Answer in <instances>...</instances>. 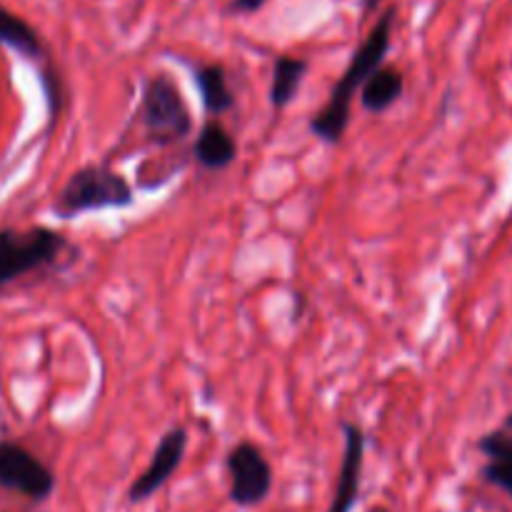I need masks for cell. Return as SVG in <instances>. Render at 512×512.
<instances>
[{
	"mask_svg": "<svg viewBox=\"0 0 512 512\" xmlns=\"http://www.w3.org/2000/svg\"><path fill=\"white\" fill-rule=\"evenodd\" d=\"M0 488L45 503L55 493V473L28 448L0 440Z\"/></svg>",
	"mask_w": 512,
	"mask_h": 512,
	"instance_id": "obj_5",
	"label": "cell"
},
{
	"mask_svg": "<svg viewBox=\"0 0 512 512\" xmlns=\"http://www.w3.org/2000/svg\"><path fill=\"white\" fill-rule=\"evenodd\" d=\"M405 78L398 68H385L380 65L373 75L360 88V105L365 113L383 115L403 98Z\"/></svg>",
	"mask_w": 512,
	"mask_h": 512,
	"instance_id": "obj_12",
	"label": "cell"
},
{
	"mask_svg": "<svg viewBox=\"0 0 512 512\" xmlns=\"http://www.w3.org/2000/svg\"><path fill=\"white\" fill-rule=\"evenodd\" d=\"M225 465L230 478L228 495L238 508H255L268 498L273 490V468L258 445L248 440L238 443L228 453Z\"/></svg>",
	"mask_w": 512,
	"mask_h": 512,
	"instance_id": "obj_6",
	"label": "cell"
},
{
	"mask_svg": "<svg viewBox=\"0 0 512 512\" xmlns=\"http://www.w3.org/2000/svg\"><path fill=\"white\" fill-rule=\"evenodd\" d=\"M478 450L485 458L483 470H480L485 483L495 485L512 498V413L498 428L478 440Z\"/></svg>",
	"mask_w": 512,
	"mask_h": 512,
	"instance_id": "obj_9",
	"label": "cell"
},
{
	"mask_svg": "<svg viewBox=\"0 0 512 512\" xmlns=\"http://www.w3.org/2000/svg\"><path fill=\"white\" fill-rule=\"evenodd\" d=\"M135 203V190L125 175L105 165L78 168L60 188L53 210L58 218L73 220L100 210H123Z\"/></svg>",
	"mask_w": 512,
	"mask_h": 512,
	"instance_id": "obj_2",
	"label": "cell"
},
{
	"mask_svg": "<svg viewBox=\"0 0 512 512\" xmlns=\"http://www.w3.org/2000/svg\"><path fill=\"white\" fill-rule=\"evenodd\" d=\"M263 5L265 0H233V3H230V10H235V13L240 15H248V13H258Z\"/></svg>",
	"mask_w": 512,
	"mask_h": 512,
	"instance_id": "obj_15",
	"label": "cell"
},
{
	"mask_svg": "<svg viewBox=\"0 0 512 512\" xmlns=\"http://www.w3.org/2000/svg\"><path fill=\"white\" fill-rule=\"evenodd\" d=\"M193 80L198 85L200 103L210 118L230 113L235 108V93L230 90L228 73L220 63H205L193 70Z\"/></svg>",
	"mask_w": 512,
	"mask_h": 512,
	"instance_id": "obj_11",
	"label": "cell"
},
{
	"mask_svg": "<svg viewBox=\"0 0 512 512\" xmlns=\"http://www.w3.org/2000/svg\"><path fill=\"white\" fill-rule=\"evenodd\" d=\"M68 250L63 233L45 225L28 230L3 228L0 230V288L15 283L23 275L50 268Z\"/></svg>",
	"mask_w": 512,
	"mask_h": 512,
	"instance_id": "obj_3",
	"label": "cell"
},
{
	"mask_svg": "<svg viewBox=\"0 0 512 512\" xmlns=\"http://www.w3.org/2000/svg\"><path fill=\"white\" fill-rule=\"evenodd\" d=\"M340 430H343L345 448L328 512H353L360 498V483H363L365 468V445H368V440H365V430L355 420H343Z\"/></svg>",
	"mask_w": 512,
	"mask_h": 512,
	"instance_id": "obj_8",
	"label": "cell"
},
{
	"mask_svg": "<svg viewBox=\"0 0 512 512\" xmlns=\"http://www.w3.org/2000/svg\"><path fill=\"white\" fill-rule=\"evenodd\" d=\"M193 158L203 170H228L238 160V140L220 123V118H210L198 130Z\"/></svg>",
	"mask_w": 512,
	"mask_h": 512,
	"instance_id": "obj_10",
	"label": "cell"
},
{
	"mask_svg": "<svg viewBox=\"0 0 512 512\" xmlns=\"http://www.w3.org/2000/svg\"><path fill=\"white\" fill-rule=\"evenodd\" d=\"M310 63L303 58H293V55H278L273 63V80H270L268 100L275 110H285L288 105L295 103L303 85L305 75H308Z\"/></svg>",
	"mask_w": 512,
	"mask_h": 512,
	"instance_id": "obj_13",
	"label": "cell"
},
{
	"mask_svg": "<svg viewBox=\"0 0 512 512\" xmlns=\"http://www.w3.org/2000/svg\"><path fill=\"white\" fill-rule=\"evenodd\" d=\"M0 45L15 50L28 60L43 58V43H40L38 33L3 5H0Z\"/></svg>",
	"mask_w": 512,
	"mask_h": 512,
	"instance_id": "obj_14",
	"label": "cell"
},
{
	"mask_svg": "<svg viewBox=\"0 0 512 512\" xmlns=\"http://www.w3.org/2000/svg\"><path fill=\"white\" fill-rule=\"evenodd\" d=\"M188 430L183 425H173L170 430H165L163 438L155 445V453L150 458L148 468L133 480L128 490L130 503H145L148 498H153L158 490L165 488L170 478L178 473L180 463L185 458V450H188Z\"/></svg>",
	"mask_w": 512,
	"mask_h": 512,
	"instance_id": "obj_7",
	"label": "cell"
},
{
	"mask_svg": "<svg viewBox=\"0 0 512 512\" xmlns=\"http://www.w3.org/2000/svg\"><path fill=\"white\" fill-rule=\"evenodd\" d=\"M140 123L148 138L158 145L180 143L193 133V113L170 75L160 73L145 80Z\"/></svg>",
	"mask_w": 512,
	"mask_h": 512,
	"instance_id": "obj_4",
	"label": "cell"
},
{
	"mask_svg": "<svg viewBox=\"0 0 512 512\" xmlns=\"http://www.w3.org/2000/svg\"><path fill=\"white\" fill-rule=\"evenodd\" d=\"M393 25H395V8H388L378 18L375 28L370 30L368 38L360 43L350 58L348 68L340 75L338 83L330 90V98L318 113L310 118L308 128L320 143L325 145H338L343 140L345 130L350 128V118H353V98L365 80L383 65L385 55L390 50V38H393Z\"/></svg>",
	"mask_w": 512,
	"mask_h": 512,
	"instance_id": "obj_1",
	"label": "cell"
},
{
	"mask_svg": "<svg viewBox=\"0 0 512 512\" xmlns=\"http://www.w3.org/2000/svg\"><path fill=\"white\" fill-rule=\"evenodd\" d=\"M378 3H380V0H365V10L370 13V10H375V5H378Z\"/></svg>",
	"mask_w": 512,
	"mask_h": 512,
	"instance_id": "obj_16",
	"label": "cell"
}]
</instances>
